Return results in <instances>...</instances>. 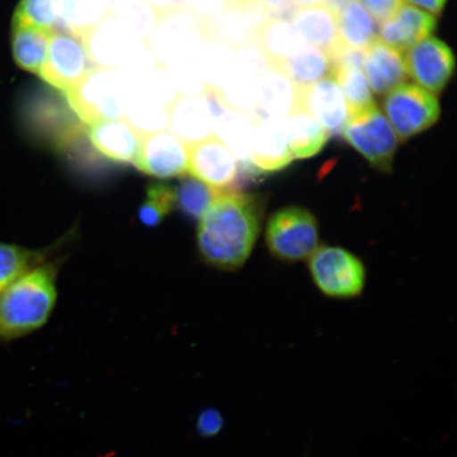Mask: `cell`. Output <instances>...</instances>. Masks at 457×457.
Segmentation results:
<instances>
[{
	"mask_svg": "<svg viewBox=\"0 0 457 457\" xmlns=\"http://www.w3.org/2000/svg\"><path fill=\"white\" fill-rule=\"evenodd\" d=\"M262 205L251 194L220 193L199 220L197 244L204 260L221 270L241 268L260 236Z\"/></svg>",
	"mask_w": 457,
	"mask_h": 457,
	"instance_id": "obj_1",
	"label": "cell"
},
{
	"mask_svg": "<svg viewBox=\"0 0 457 457\" xmlns=\"http://www.w3.org/2000/svg\"><path fill=\"white\" fill-rule=\"evenodd\" d=\"M56 279V264L43 262L0 294V342L22 338L44 327L55 306Z\"/></svg>",
	"mask_w": 457,
	"mask_h": 457,
	"instance_id": "obj_2",
	"label": "cell"
},
{
	"mask_svg": "<svg viewBox=\"0 0 457 457\" xmlns=\"http://www.w3.org/2000/svg\"><path fill=\"white\" fill-rule=\"evenodd\" d=\"M68 104L86 125L123 120L130 100V85L117 70L93 68L64 95Z\"/></svg>",
	"mask_w": 457,
	"mask_h": 457,
	"instance_id": "obj_3",
	"label": "cell"
},
{
	"mask_svg": "<svg viewBox=\"0 0 457 457\" xmlns=\"http://www.w3.org/2000/svg\"><path fill=\"white\" fill-rule=\"evenodd\" d=\"M26 119L33 134L60 153L86 133V125L71 110L64 95L53 90H39L31 96Z\"/></svg>",
	"mask_w": 457,
	"mask_h": 457,
	"instance_id": "obj_4",
	"label": "cell"
},
{
	"mask_svg": "<svg viewBox=\"0 0 457 457\" xmlns=\"http://www.w3.org/2000/svg\"><path fill=\"white\" fill-rule=\"evenodd\" d=\"M265 239L267 248L279 261L308 260L319 247L316 216L298 205L278 210L267 222Z\"/></svg>",
	"mask_w": 457,
	"mask_h": 457,
	"instance_id": "obj_5",
	"label": "cell"
},
{
	"mask_svg": "<svg viewBox=\"0 0 457 457\" xmlns=\"http://www.w3.org/2000/svg\"><path fill=\"white\" fill-rule=\"evenodd\" d=\"M341 136L367 159L371 168L390 173L399 141L395 130L378 107L375 105L350 114Z\"/></svg>",
	"mask_w": 457,
	"mask_h": 457,
	"instance_id": "obj_6",
	"label": "cell"
},
{
	"mask_svg": "<svg viewBox=\"0 0 457 457\" xmlns=\"http://www.w3.org/2000/svg\"><path fill=\"white\" fill-rule=\"evenodd\" d=\"M314 284L325 295L351 299L361 295L365 267L355 254L335 245H321L308 259Z\"/></svg>",
	"mask_w": 457,
	"mask_h": 457,
	"instance_id": "obj_7",
	"label": "cell"
},
{
	"mask_svg": "<svg viewBox=\"0 0 457 457\" xmlns=\"http://www.w3.org/2000/svg\"><path fill=\"white\" fill-rule=\"evenodd\" d=\"M205 37L203 21L182 7L157 17L155 27L145 39L160 67L192 57Z\"/></svg>",
	"mask_w": 457,
	"mask_h": 457,
	"instance_id": "obj_8",
	"label": "cell"
},
{
	"mask_svg": "<svg viewBox=\"0 0 457 457\" xmlns=\"http://www.w3.org/2000/svg\"><path fill=\"white\" fill-rule=\"evenodd\" d=\"M384 110L388 122L402 141L430 129L441 116L436 96L414 84L403 83L388 91Z\"/></svg>",
	"mask_w": 457,
	"mask_h": 457,
	"instance_id": "obj_9",
	"label": "cell"
},
{
	"mask_svg": "<svg viewBox=\"0 0 457 457\" xmlns=\"http://www.w3.org/2000/svg\"><path fill=\"white\" fill-rule=\"evenodd\" d=\"M93 68L79 39L60 29L51 32L47 59L38 74L45 83L65 95Z\"/></svg>",
	"mask_w": 457,
	"mask_h": 457,
	"instance_id": "obj_10",
	"label": "cell"
},
{
	"mask_svg": "<svg viewBox=\"0 0 457 457\" xmlns=\"http://www.w3.org/2000/svg\"><path fill=\"white\" fill-rule=\"evenodd\" d=\"M405 51L403 59L408 76L428 93L441 94L455 71L453 49L442 39L428 37Z\"/></svg>",
	"mask_w": 457,
	"mask_h": 457,
	"instance_id": "obj_11",
	"label": "cell"
},
{
	"mask_svg": "<svg viewBox=\"0 0 457 457\" xmlns=\"http://www.w3.org/2000/svg\"><path fill=\"white\" fill-rule=\"evenodd\" d=\"M188 173L217 191H233L239 162L224 142L211 136L188 147Z\"/></svg>",
	"mask_w": 457,
	"mask_h": 457,
	"instance_id": "obj_12",
	"label": "cell"
},
{
	"mask_svg": "<svg viewBox=\"0 0 457 457\" xmlns=\"http://www.w3.org/2000/svg\"><path fill=\"white\" fill-rule=\"evenodd\" d=\"M253 124L249 163L260 173H274L282 170L293 162L285 118L266 116L253 112L249 113Z\"/></svg>",
	"mask_w": 457,
	"mask_h": 457,
	"instance_id": "obj_13",
	"label": "cell"
},
{
	"mask_svg": "<svg viewBox=\"0 0 457 457\" xmlns=\"http://www.w3.org/2000/svg\"><path fill=\"white\" fill-rule=\"evenodd\" d=\"M296 87V106L311 114L329 137L341 136L348 119L347 103L333 76L306 87Z\"/></svg>",
	"mask_w": 457,
	"mask_h": 457,
	"instance_id": "obj_14",
	"label": "cell"
},
{
	"mask_svg": "<svg viewBox=\"0 0 457 457\" xmlns=\"http://www.w3.org/2000/svg\"><path fill=\"white\" fill-rule=\"evenodd\" d=\"M137 169L156 179L185 176L188 170V146L169 130L143 137Z\"/></svg>",
	"mask_w": 457,
	"mask_h": 457,
	"instance_id": "obj_15",
	"label": "cell"
},
{
	"mask_svg": "<svg viewBox=\"0 0 457 457\" xmlns=\"http://www.w3.org/2000/svg\"><path fill=\"white\" fill-rule=\"evenodd\" d=\"M169 112V131L188 147L214 136L215 118L205 96H179Z\"/></svg>",
	"mask_w": 457,
	"mask_h": 457,
	"instance_id": "obj_16",
	"label": "cell"
},
{
	"mask_svg": "<svg viewBox=\"0 0 457 457\" xmlns=\"http://www.w3.org/2000/svg\"><path fill=\"white\" fill-rule=\"evenodd\" d=\"M436 25V16L412 5L402 4L395 13L379 24L377 39L402 53L430 37Z\"/></svg>",
	"mask_w": 457,
	"mask_h": 457,
	"instance_id": "obj_17",
	"label": "cell"
},
{
	"mask_svg": "<svg viewBox=\"0 0 457 457\" xmlns=\"http://www.w3.org/2000/svg\"><path fill=\"white\" fill-rule=\"evenodd\" d=\"M134 41L111 14L82 39L91 65L111 70H118Z\"/></svg>",
	"mask_w": 457,
	"mask_h": 457,
	"instance_id": "obj_18",
	"label": "cell"
},
{
	"mask_svg": "<svg viewBox=\"0 0 457 457\" xmlns=\"http://www.w3.org/2000/svg\"><path fill=\"white\" fill-rule=\"evenodd\" d=\"M91 146L99 155L118 163L135 162L141 137L124 121H104L86 127Z\"/></svg>",
	"mask_w": 457,
	"mask_h": 457,
	"instance_id": "obj_19",
	"label": "cell"
},
{
	"mask_svg": "<svg viewBox=\"0 0 457 457\" xmlns=\"http://www.w3.org/2000/svg\"><path fill=\"white\" fill-rule=\"evenodd\" d=\"M362 70L376 95L387 94L408 78L402 53L379 39L364 50Z\"/></svg>",
	"mask_w": 457,
	"mask_h": 457,
	"instance_id": "obj_20",
	"label": "cell"
},
{
	"mask_svg": "<svg viewBox=\"0 0 457 457\" xmlns=\"http://www.w3.org/2000/svg\"><path fill=\"white\" fill-rule=\"evenodd\" d=\"M289 21L303 41L328 54L341 44L336 13L328 4L295 8Z\"/></svg>",
	"mask_w": 457,
	"mask_h": 457,
	"instance_id": "obj_21",
	"label": "cell"
},
{
	"mask_svg": "<svg viewBox=\"0 0 457 457\" xmlns=\"http://www.w3.org/2000/svg\"><path fill=\"white\" fill-rule=\"evenodd\" d=\"M254 42L268 66L278 70L306 43L288 20L267 17L257 29Z\"/></svg>",
	"mask_w": 457,
	"mask_h": 457,
	"instance_id": "obj_22",
	"label": "cell"
},
{
	"mask_svg": "<svg viewBox=\"0 0 457 457\" xmlns=\"http://www.w3.org/2000/svg\"><path fill=\"white\" fill-rule=\"evenodd\" d=\"M334 9L340 43L347 48L364 51L378 37V22L358 0H342Z\"/></svg>",
	"mask_w": 457,
	"mask_h": 457,
	"instance_id": "obj_23",
	"label": "cell"
},
{
	"mask_svg": "<svg viewBox=\"0 0 457 457\" xmlns=\"http://www.w3.org/2000/svg\"><path fill=\"white\" fill-rule=\"evenodd\" d=\"M296 87L282 72L268 66L259 79L257 107L266 116L286 118L295 111Z\"/></svg>",
	"mask_w": 457,
	"mask_h": 457,
	"instance_id": "obj_24",
	"label": "cell"
},
{
	"mask_svg": "<svg viewBox=\"0 0 457 457\" xmlns=\"http://www.w3.org/2000/svg\"><path fill=\"white\" fill-rule=\"evenodd\" d=\"M288 145L294 158L307 159L323 150L329 138L327 130L311 114L295 110L285 118Z\"/></svg>",
	"mask_w": 457,
	"mask_h": 457,
	"instance_id": "obj_25",
	"label": "cell"
},
{
	"mask_svg": "<svg viewBox=\"0 0 457 457\" xmlns=\"http://www.w3.org/2000/svg\"><path fill=\"white\" fill-rule=\"evenodd\" d=\"M277 71L298 87H306L331 76L333 62L327 51L305 44Z\"/></svg>",
	"mask_w": 457,
	"mask_h": 457,
	"instance_id": "obj_26",
	"label": "cell"
},
{
	"mask_svg": "<svg viewBox=\"0 0 457 457\" xmlns=\"http://www.w3.org/2000/svg\"><path fill=\"white\" fill-rule=\"evenodd\" d=\"M108 15L106 0H59L61 30L81 42Z\"/></svg>",
	"mask_w": 457,
	"mask_h": 457,
	"instance_id": "obj_27",
	"label": "cell"
},
{
	"mask_svg": "<svg viewBox=\"0 0 457 457\" xmlns=\"http://www.w3.org/2000/svg\"><path fill=\"white\" fill-rule=\"evenodd\" d=\"M214 134L230 148L243 169H253L249 163L253 124L249 114L228 110L215 119Z\"/></svg>",
	"mask_w": 457,
	"mask_h": 457,
	"instance_id": "obj_28",
	"label": "cell"
},
{
	"mask_svg": "<svg viewBox=\"0 0 457 457\" xmlns=\"http://www.w3.org/2000/svg\"><path fill=\"white\" fill-rule=\"evenodd\" d=\"M51 32L13 26L12 50L17 65L26 71L39 74L47 59Z\"/></svg>",
	"mask_w": 457,
	"mask_h": 457,
	"instance_id": "obj_29",
	"label": "cell"
},
{
	"mask_svg": "<svg viewBox=\"0 0 457 457\" xmlns=\"http://www.w3.org/2000/svg\"><path fill=\"white\" fill-rule=\"evenodd\" d=\"M192 57L208 87L217 90L224 85L236 62L234 51L208 38L199 45Z\"/></svg>",
	"mask_w": 457,
	"mask_h": 457,
	"instance_id": "obj_30",
	"label": "cell"
},
{
	"mask_svg": "<svg viewBox=\"0 0 457 457\" xmlns=\"http://www.w3.org/2000/svg\"><path fill=\"white\" fill-rule=\"evenodd\" d=\"M110 14L114 17L129 36L145 39L156 25L157 15L142 0H106Z\"/></svg>",
	"mask_w": 457,
	"mask_h": 457,
	"instance_id": "obj_31",
	"label": "cell"
},
{
	"mask_svg": "<svg viewBox=\"0 0 457 457\" xmlns=\"http://www.w3.org/2000/svg\"><path fill=\"white\" fill-rule=\"evenodd\" d=\"M45 250H33L19 245L0 243V294L22 274L45 262Z\"/></svg>",
	"mask_w": 457,
	"mask_h": 457,
	"instance_id": "obj_32",
	"label": "cell"
},
{
	"mask_svg": "<svg viewBox=\"0 0 457 457\" xmlns=\"http://www.w3.org/2000/svg\"><path fill=\"white\" fill-rule=\"evenodd\" d=\"M129 81L133 98L151 102L165 108H169L179 96L162 67L154 68Z\"/></svg>",
	"mask_w": 457,
	"mask_h": 457,
	"instance_id": "obj_33",
	"label": "cell"
},
{
	"mask_svg": "<svg viewBox=\"0 0 457 457\" xmlns=\"http://www.w3.org/2000/svg\"><path fill=\"white\" fill-rule=\"evenodd\" d=\"M220 193L194 177H185L174 190L175 207L188 219L199 220Z\"/></svg>",
	"mask_w": 457,
	"mask_h": 457,
	"instance_id": "obj_34",
	"label": "cell"
},
{
	"mask_svg": "<svg viewBox=\"0 0 457 457\" xmlns=\"http://www.w3.org/2000/svg\"><path fill=\"white\" fill-rule=\"evenodd\" d=\"M347 103L348 116L375 106L373 91L361 70L335 67L331 71Z\"/></svg>",
	"mask_w": 457,
	"mask_h": 457,
	"instance_id": "obj_35",
	"label": "cell"
},
{
	"mask_svg": "<svg viewBox=\"0 0 457 457\" xmlns=\"http://www.w3.org/2000/svg\"><path fill=\"white\" fill-rule=\"evenodd\" d=\"M124 121L141 138L169 129L168 108L130 96Z\"/></svg>",
	"mask_w": 457,
	"mask_h": 457,
	"instance_id": "obj_36",
	"label": "cell"
},
{
	"mask_svg": "<svg viewBox=\"0 0 457 457\" xmlns=\"http://www.w3.org/2000/svg\"><path fill=\"white\" fill-rule=\"evenodd\" d=\"M59 25V0H21L13 26H26L54 31Z\"/></svg>",
	"mask_w": 457,
	"mask_h": 457,
	"instance_id": "obj_37",
	"label": "cell"
},
{
	"mask_svg": "<svg viewBox=\"0 0 457 457\" xmlns=\"http://www.w3.org/2000/svg\"><path fill=\"white\" fill-rule=\"evenodd\" d=\"M179 96H204L208 90L193 57L177 60L162 67Z\"/></svg>",
	"mask_w": 457,
	"mask_h": 457,
	"instance_id": "obj_38",
	"label": "cell"
},
{
	"mask_svg": "<svg viewBox=\"0 0 457 457\" xmlns=\"http://www.w3.org/2000/svg\"><path fill=\"white\" fill-rule=\"evenodd\" d=\"M174 208V188L164 184H153L147 188L146 198L139 209V219L147 227H156Z\"/></svg>",
	"mask_w": 457,
	"mask_h": 457,
	"instance_id": "obj_39",
	"label": "cell"
},
{
	"mask_svg": "<svg viewBox=\"0 0 457 457\" xmlns=\"http://www.w3.org/2000/svg\"><path fill=\"white\" fill-rule=\"evenodd\" d=\"M160 67L146 41L135 39L117 71L129 79Z\"/></svg>",
	"mask_w": 457,
	"mask_h": 457,
	"instance_id": "obj_40",
	"label": "cell"
},
{
	"mask_svg": "<svg viewBox=\"0 0 457 457\" xmlns=\"http://www.w3.org/2000/svg\"><path fill=\"white\" fill-rule=\"evenodd\" d=\"M230 2L231 0H179L180 7L197 17L203 24L222 12Z\"/></svg>",
	"mask_w": 457,
	"mask_h": 457,
	"instance_id": "obj_41",
	"label": "cell"
},
{
	"mask_svg": "<svg viewBox=\"0 0 457 457\" xmlns=\"http://www.w3.org/2000/svg\"><path fill=\"white\" fill-rule=\"evenodd\" d=\"M358 2L378 24L395 13L403 4V0H358Z\"/></svg>",
	"mask_w": 457,
	"mask_h": 457,
	"instance_id": "obj_42",
	"label": "cell"
},
{
	"mask_svg": "<svg viewBox=\"0 0 457 457\" xmlns=\"http://www.w3.org/2000/svg\"><path fill=\"white\" fill-rule=\"evenodd\" d=\"M222 426H224V420L220 412L214 409H208L200 413L196 430L200 436L212 437L221 431Z\"/></svg>",
	"mask_w": 457,
	"mask_h": 457,
	"instance_id": "obj_43",
	"label": "cell"
},
{
	"mask_svg": "<svg viewBox=\"0 0 457 457\" xmlns=\"http://www.w3.org/2000/svg\"><path fill=\"white\" fill-rule=\"evenodd\" d=\"M259 2L270 17L288 20L295 10L291 0H259Z\"/></svg>",
	"mask_w": 457,
	"mask_h": 457,
	"instance_id": "obj_44",
	"label": "cell"
},
{
	"mask_svg": "<svg viewBox=\"0 0 457 457\" xmlns=\"http://www.w3.org/2000/svg\"><path fill=\"white\" fill-rule=\"evenodd\" d=\"M148 5L157 17L177 7H180L179 0H142Z\"/></svg>",
	"mask_w": 457,
	"mask_h": 457,
	"instance_id": "obj_45",
	"label": "cell"
},
{
	"mask_svg": "<svg viewBox=\"0 0 457 457\" xmlns=\"http://www.w3.org/2000/svg\"><path fill=\"white\" fill-rule=\"evenodd\" d=\"M410 4L417 5L420 9H425L428 12L439 15L443 12L447 0H407Z\"/></svg>",
	"mask_w": 457,
	"mask_h": 457,
	"instance_id": "obj_46",
	"label": "cell"
},
{
	"mask_svg": "<svg viewBox=\"0 0 457 457\" xmlns=\"http://www.w3.org/2000/svg\"><path fill=\"white\" fill-rule=\"evenodd\" d=\"M295 8L308 7V5H316L328 4V0H291Z\"/></svg>",
	"mask_w": 457,
	"mask_h": 457,
	"instance_id": "obj_47",
	"label": "cell"
}]
</instances>
